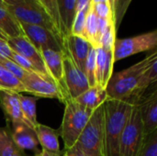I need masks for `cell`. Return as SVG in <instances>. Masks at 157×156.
<instances>
[{
    "label": "cell",
    "mask_w": 157,
    "mask_h": 156,
    "mask_svg": "<svg viewBox=\"0 0 157 156\" xmlns=\"http://www.w3.org/2000/svg\"><path fill=\"white\" fill-rule=\"evenodd\" d=\"M133 103L129 100L107 99L104 103V135L106 156H119L120 142Z\"/></svg>",
    "instance_id": "1"
},
{
    "label": "cell",
    "mask_w": 157,
    "mask_h": 156,
    "mask_svg": "<svg viewBox=\"0 0 157 156\" xmlns=\"http://www.w3.org/2000/svg\"><path fill=\"white\" fill-rule=\"evenodd\" d=\"M156 58L157 52L154 51L143 61L131 67L112 74L106 86L108 99L130 100L135 92L141 74Z\"/></svg>",
    "instance_id": "2"
},
{
    "label": "cell",
    "mask_w": 157,
    "mask_h": 156,
    "mask_svg": "<svg viewBox=\"0 0 157 156\" xmlns=\"http://www.w3.org/2000/svg\"><path fill=\"white\" fill-rule=\"evenodd\" d=\"M64 105L63 118L59 131L63 138L65 150H67L75 145L95 110L83 107L72 99L66 100Z\"/></svg>",
    "instance_id": "3"
},
{
    "label": "cell",
    "mask_w": 157,
    "mask_h": 156,
    "mask_svg": "<svg viewBox=\"0 0 157 156\" xmlns=\"http://www.w3.org/2000/svg\"><path fill=\"white\" fill-rule=\"evenodd\" d=\"M3 3L5 8L19 23L43 27L54 33L63 41L52 20L38 0H3Z\"/></svg>",
    "instance_id": "4"
},
{
    "label": "cell",
    "mask_w": 157,
    "mask_h": 156,
    "mask_svg": "<svg viewBox=\"0 0 157 156\" xmlns=\"http://www.w3.org/2000/svg\"><path fill=\"white\" fill-rule=\"evenodd\" d=\"M75 145L86 156H106L104 135V104L92 114Z\"/></svg>",
    "instance_id": "5"
},
{
    "label": "cell",
    "mask_w": 157,
    "mask_h": 156,
    "mask_svg": "<svg viewBox=\"0 0 157 156\" xmlns=\"http://www.w3.org/2000/svg\"><path fill=\"white\" fill-rule=\"evenodd\" d=\"M146 137L137 104H133L120 142L119 156H139Z\"/></svg>",
    "instance_id": "6"
},
{
    "label": "cell",
    "mask_w": 157,
    "mask_h": 156,
    "mask_svg": "<svg viewBox=\"0 0 157 156\" xmlns=\"http://www.w3.org/2000/svg\"><path fill=\"white\" fill-rule=\"evenodd\" d=\"M156 46V29L134 37L116 39L113 49V61L116 63L132 55L155 50Z\"/></svg>",
    "instance_id": "7"
},
{
    "label": "cell",
    "mask_w": 157,
    "mask_h": 156,
    "mask_svg": "<svg viewBox=\"0 0 157 156\" xmlns=\"http://www.w3.org/2000/svg\"><path fill=\"white\" fill-rule=\"evenodd\" d=\"M20 82L24 86L25 92L33 95L35 97L55 98L63 103L67 100L59 86L47 74L37 72H26Z\"/></svg>",
    "instance_id": "8"
},
{
    "label": "cell",
    "mask_w": 157,
    "mask_h": 156,
    "mask_svg": "<svg viewBox=\"0 0 157 156\" xmlns=\"http://www.w3.org/2000/svg\"><path fill=\"white\" fill-rule=\"evenodd\" d=\"M63 85L68 99L72 100L90 87L85 73L78 68L67 51L63 52Z\"/></svg>",
    "instance_id": "9"
},
{
    "label": "cell",
    "mask_w": 157,
    "mask_h": 156,
    "mask_svg": "<svg viewBox=\"0 0 157 156\" xmlns=\"http://www.w3.org/2000/svg\"><path fill=\"white\" fill-rule=\"evenodd\" d=\"M24 36L31 42V44L39 51L42 49L54 50L65 52V48L63 41L54 33L49 29L38 26L26 23H19Z\"/></svg>",
    "instance_id": "10"
},
{
    "label": "cell",
    "mask_w": 157,
    "mask_h": 156,
    "mask_svg": "<svg viewBox=\"0 0 157 156\" xmlns=\"http://www.w3.org/2000/svg\"><path fill=\"white\" fill-rule=\"evenodd\" d=\"M7 43L13 51L27 59L34 66L38 73L48 75L40 51L37 50L24 35L8 39Z\"/></svg>",
    "instance_id": "11"
},
{
    "label": "cell",
    "mask_w": 157,
    "mask_h": 156,
    "mask_svg": "<svg viewBox=\"0 0 157 156\" xmlns=\"http://www.w3.org/2000/svg\"><path fill=\"white\" fill-rule=\"evenodd\" d=\"M40 52L42 56L48 75L55 82L68 100L63 85V53L49 49H42Z\"/></svg>",
    "instance_id": "12"
},
{
    "label": "cell",
    "mask_w": 157,
    "mask_h": 156,
    "mask_svg": "<svg viewBox=\"0 0 157 156\" xmlns=\"http://www.w3.org/2000/svg\"><path fill=\"white\" fill-rule=\"evenodd\" d=\"M135 104L139 107L144 133L147 137L157 131V90L155 89Z\"/></svg>",
    "instance_id": "13"
},
{
    "label": "cell",
    "mask_w": 157,
    "mask_h": 156,
    "mask_svg": "<svg viewBox=\"0 0 157 156\" xmlns=\"http://www.w3.org/2000/svg\"><path fill=\"white\" fill-rule=\"evenodd\" d=\"M10 125L11 128L8 131L14 143L22 151H34L37 154L39 141L35 131L24 121L10 123Z\"/></svg>",
    "instance_id": "14"
},
{
    "label": "cell",
    "mask_w": 157,
    "mask_h": 156,
    "mask_svg": "<svg viewBox=\"0 0 157 156\" xmlns=\"http://www.w3.org/2000/svg\"><path fill=\"white\" fill-rule=\"evenodd\" d=\"M113 51H106L101 47L96 48V84L106 88L113 74Z\"/></svg>",
    "instance_id": "15"
},
{
    "label": "cell",
    "mask_w": 157,
    "mask_h": 156,
    "mask_svg": "<svg viewBox=\"0 0 157 156\" xmlns=\"http://www.w3.org/2000/svg\"><path fill=\"white\" fill-rule=\"evenodd\" d=\"M64 48L78 68L84 72L91 44L82 37L69 35L64 40Z\"/></svg>",
    "instance_id": "16"
},
{
    "label": "cell",
    "mask_w": 157,
    "mask_h": 156,
    "mask_svg": "<svg viewBox=\"0 0 157 156\" xmlns=\"http://www.w3.org/2000/svg\"><path fill=\"white\" fill-rule=\"evenodd\" d=\"M0 104L6 118L7 124L24 121L17 93L0 91ZM25 122V121H24Z\"/></svg>",
    "instance_id": "17"
},
{
    "label": "cell",
    "mask_w": 157,
    "mask_h": 156,
    "mask_svg": "<svg viewBox=\"0 0 157 156\" xmlns=\"http://www.w3.org/2000/svg\"><path fill=\"white\" fill-rule=\"evenodd\" d=\"M108 99V94L106 88L95 86L89 87L86 91L81 94L75 99L78 104L86 107L89 109L96 110L98 108L102 106Z\"/></svg>",
    "instance_id": "18"
},
{
    "label": "cell",
    "mask_w": 157,
    "mask_h": 156,
    "mask_svg": "<svg viewBox=\"0 0 157 156\" xmlns=\"http://www.w3.org/2000/svg\"><path fill=\"white\" fill-rule=\"evenodd\" d=\"M35 132L42 150L50 153H58L61 151L58 141V137L60 135L59 131L39 123L35 129Z\"/></svg>",
    "instance_id": "19"
},
{
    "label": "cell",
    "mask_w": 157,
    "mask_h": 156,
    "mask_svg": "<svg viewBox=\"0 0 157 156\" xmlns=\"http://www.w3.org/2000/svg\"><path fill=\"white\" fill-rule=\"evenodd\" d=\"M75 2L76 0H57L63 42L71 35V28L75 16Z\"/></svg>",
    "instance_id": "20"
},
{
    "label": "cell",
    "mask_w": 157,
    "mask_h": 156,
    "mask_svg": "<svg viewBox=\"0 0 157 156\" xmlns=\"http://www.w3.org/2000/svg\"><path fill=\"white\" fill-rule=\"evenodd\" d=\"M17 97L20 104V109L24 121L34 131L38 126L39 122L37 120V109L36 103L38 97H27L21 93H17Z\"/></svg>",
    "instance_id": "21"
},
{
    "label": "cell",
    "mask_w": 157,
    "mask_h": 156,
    "mask_svg": "<svg viewBox=\"0 0 157 156\" xmlns=\"http://www.w3.org/2000/svg\"><path fill=\"white\" fill-rule=\"evenodd\" d=\"M0 29L8 39L24 35L19 22L4 6H0Z\"/></svg>",
    "instance_id": "22"
},
{
    "label": "cell",
    "mask_w": 157,
    "mask_h": 156,
    "mask_svg": "<svg viewBox=\"0 0 157 156\" xmlns=\"http://www.w3.org/2000/svg\"><path fill=\"white\" fill-rule=\"evenodd\" d=\"M85 39L94 48L99 47V36H98V17L95 14L92 8V5L87 12L85 29Z\"/></svg>",
    "instance_id": "23"
},
{
    "label": "cell",
    "mask_w": 157,
    "mask_h": 156,
    "mask_svg": "<svg viewBox=\"0 0 157 156\" xmlns=\"http://www.w3.org/2000/svg\"><path fill=\"white\" fill-rule=\"evenodd\" d=\"M0 91L14 93L25 92L22 83L0 64Z\"/></svg>",
    "instance_id": "24"
},
{
    "label": "cell",
    "mask_w": 157,
    "mask_h": 156,
    "mask_svg": "<svg viewBox=\"0 0 157 156\" xmlns=\"http://www.w3.org/2000/svg\"><path fill=\"white\" fill-rule=\"evenodd\" d=\"M0 156H25L12 141L9 131L4 128H0Z\"/></svg>",
    "instance_id": "25"
},
{
    "label": "cell",
    "mask_w": 157,
    "mask_h": 156,
    "mask_svg": "<svg viewBox=\"0 0 157 156\" xmlns=\"http://www.w3.org/2000/svg\"><path fill=\"white\" fill-rule=\"evenodd\" d=\"M40 5L43 6L51 19L52 20L61 39L63 41V36H62V28H61V19H60V15H59V10H58V5H57V0H38ZM64 44V42H63Z\"/></svg>",
    "instance_id": "26"
},
{
    "label": "cell",
    "mask_w": 157,
    "mask_h": 156,
    "mask_svg": "<svg viewBox=\"0 0 157 156\" xmlns=\"http://www.w3.org/2000/svg\"><path fill=\"white\" fill-rule=\"evenodd\" d=\"M86 77L87 79L90 87L97 86L96 84V48L91 46L86 62L85 71Z\"/></svg>",
    "instance_id": "27"
},
{
    "label": "cell",
    "mask_w": 157,
    "mask_h": 156,
    "mask_svg": "<svg viewBox=\"0 0 157 156\" xmlns=\"http://www.w3.org/2000/svg\"><path fill=\"white\" fill-rule=\"evenodd\" d=\"M89 9L83 10L75 13L72 28H71V35L82 37L85 39V29H86V15Z\"/></svg>",
    "instance_id": "28"
},
{
    "label": "cell",
    "mask_w": 157,
    "mask_h": 156,
    "mask_svg": "<svg viewBox=\"0 0 157 156\" xmlns=\"http://www.w3.org/2000/svg\"><path fill=\"white\" fill-rule=\"evenodd\" d=\"M139 156H157V131L146 137Z\"/></svg>",
    "instance_id": "29"
},
{
    "label": "cell",
    "mask_w": 157,
    "mask_h": 156,
    "mask_svg": "<svg viewBox=\"0 0 157 156\" xmlns=\"http://www.w3.org/2000/svg\"><path fill=\"white\" fill-rule=\"evenodd\" d=\"M92 8L98 17L114 22V14H113L111 6L109 4L101 3V4L92 5Z\"/></svg>",
    "instance_id": "30"
},
{
    "label": "cell",
    "mask_w": 157,
    "mask_h": 156,
    "mask_svg": "<svg viewBox=\"0 0 157 156\" xmlns=\"http://www.w3.org/2000/svg\"><path fill=\"white\" fill-rule=\"evenodd\" d=\"M116 28L115 25L110 26L107 32L100 38V46L106 51H112L114 49V43L116 40Z\"/></svg>",
    "instance_id": "31"
},
{
    "label": "cell",
    "mask_w": 157,
    "mask_h": 156,
    "mask_svg": "<svg viewBox=\"0 0 157 156\" xmlns=\"http://www.w3.org/2000/svg\"><path fill=\"white\" fill-rule=\"evenodd\" d=\"M0 64L2 66H4L9 73H11L19 81H21V79L23 78V76L25 75V74L27 72L24 69H22L21 67H19L13 61L8 60V59H2V58H0Z\"/></svg>",
    "instance_id": "32"
},
{
    "label": "cell",
    "mask_w": 157,
    "mask_h": 156,
    "mask_svg": "<svg viewBox=\"0 0 157 156\" xmlns=\"http://www.w3.org/2000/svg\"><path fill=\"white\" fill-rule=\"evenodd\" d=\"M132 0H119L115 15H114V22H115V28L116 30L119 29L121 23L122 22V19L131 5Z\"/></svg>",
    "instance_id": "33"
},
{
    "label": "cell",
    "mask_w": 157,
    "mask_h": 156,
    "mask_svg": "<svg viewBox=\"0 0 157 156\" xmlns=\"http://www.w3.org/2000/svg\"><path fill=\"white\" fill-rule=\"evenodd\" d=\"M11 61H13L15 63H17L19 67H21L22 69H24L27 72H37V70L34 68V66L24 57H22L21 55L17 54V52L13 51L12 56H11ZM38 73V72H37Z\"/></svg>",
    "instance_id": "34"
},
{
    "label": "cell",
    "mask_w": 157,
    "mask_h": 156,
    "mask_svg": "<svg viewBox=\"0 0 157 156\" xmlns=\"http://www.w3.org/2000/svg\"><path fill=\"white\" fill-rule=\"evenodd\" d=\"M13 51L9 47L7 40L0 39V58L2 59H11Z\"/></svg>",
    "instance_id": "35"
},
{
    "label": "cell",
    "mask_w": 157,
    "mask_h": 156,
    "mask_svg": "<svg viewBox=\"0 0 157 156\" xmlns=\"http://www.w3.org/2000/svg\"><path fill=\"white\" fill-rule=\"evenodd\" d=\"M92 5V0H76L75 2V13L83 10H87Z\"/></svg>",
    "instance_id": "36"
},
{
    "label": "cell",
    "mask_w": 157,
    "mask_h": 156,
    "mask_svg": "<svg viewBox=\"0 0 157 156\" xmlns=\"http://www.w3.org/2000/svg\"><path fill=\"white\" fill-rule=\"evenodd\" d=\"M64 152H65V156H86L76 145L73 146L70 149L64 150Z\"/></svg>",
    "instance_id": "37"
},
{
    "label": "cell",
    "mask_w": 157,
    "mask_h": 156,
    "mask_svg": "<svg viewBox=\"0 0 157 156\" xmlns=\"http://www.w3.org/2000/svg\"><path fill=\"white\" fill-rule=\"evenodd\" d=\"M36 156H65V152L64 151H60L58 153H50V152H46L44 150H41L40 152H39Z\"/></svg>",
    "instance_id": "38"
},
{
    "label": "cell",
    "mask_w": 157,
    "mask_h": 156,
    "mask_svg": "<svg viewBox=\"0 0 157 156\" xmlns=\"http://www.w3.org/2000/svg\"><path fill=\"white\" fill-rule=\"evenodd\" d=\"M118 3H119V0H110V6H111V8H112V11H113L114 15H115V11H116Z\"/></svg>",
    "instance_id": "39"
},
{
    "label": "cell",
    "mask_w": 157,
    "mask_h": 156,
    "mask_svg": "<svg viewBox=\"0 0 157 156\" xmlns=\"http://www.w3.org/2000/svg\"><path fill=\"white\" fill-rule=\"evenodd\" d=\"M101 3H105V4H109L110 5V0H92V5L101 4Z\"/></svg>",
    "instance_id": "40"
},
{
    "label": "cell",
    "mask_w": 157,
    "mask_h": 156,
    "mask_svg": "<svg viewBox=\"0 0 157 156\" xmlns=\"http://www.w3.org/2000/svg\"><path fill=\"white\" fill-rule=\"evenodd\" d=\"M0 39H3V40H8V38L6 37V35L0 29Z\"/></svg>",
    "instance_id": "41"
},
{
    "label": "cell",
    "mask_w": 157,
    "mask_h": 156,
    "mask_svg": "<svg viewBox=\"0 0 157 156\" xmlns=\"http://www.w3.org/2000/svg\"><path fill=\"white\" fill-rule=\"evenodd\" d=\"M0 6H4V3H3V0H0ZM5 7V6H4Z\"/></svg>",
    "instance_id": "42"
}]
</instances>
